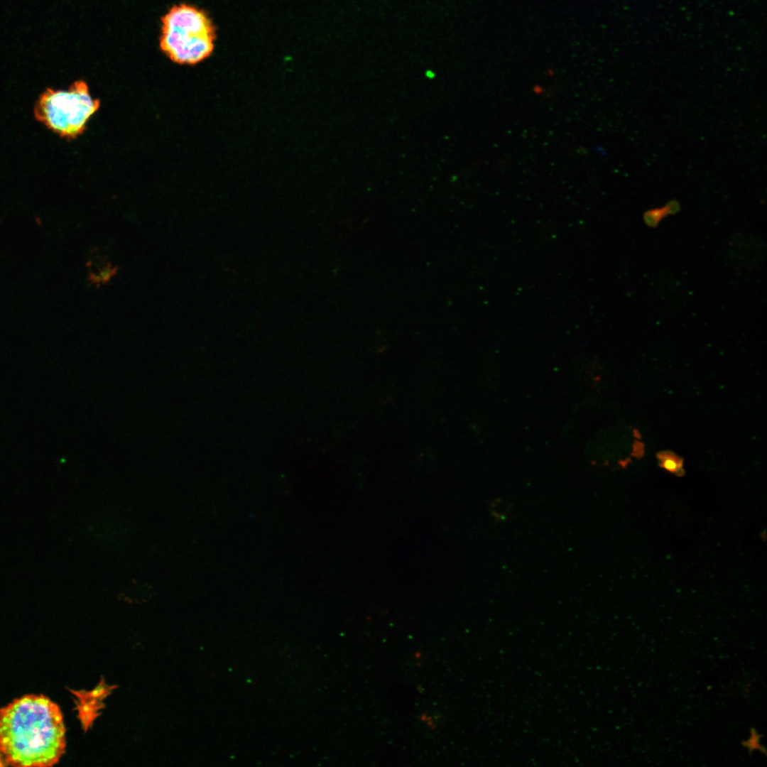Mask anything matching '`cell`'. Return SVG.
<instances>
[{
	"instance_id": "cell-1",
	"label": "cell",
	"mask_w": 767,
	"mask_h": 767,
	"mask_svg": "<svg viewBox=\"0 0 767 767\" xmlns=\"http://www.w3.org/2000/svg\"><path fill=\"white\" fill-rule=\"evenodd\" d=\"M66 730L57 703L27 694L0 707V755L6 766L48 767L65 751Z\"/></svg>"
},
{
	"instance_id": "cell-2",
	"label": "cell",
	"mask_w": 767,
	"mask_h": 767,
	"mask_svg": "<svg viewBox=\"0 0 767 767\" xmlns=\"http://www.w3.org/2000/svg\"><path fill=\"white\" fill-rule=\"evenodd\" d=\"M216 28L204 10L187 4L172 6L161 18L162 52L173 62L195 65L212 53Z\"/></svg>"
},
{
	"instance_id": "cell-3",
	"label": "cell",
	"mask_w": 767,
	"mask_h": 767,
	"mask_svg": "<svg viewBox=\"0 0 767 767\" xmlns=\"http://www.w3.org/2000/svg\"><path fill=\"white\" fill-rule=\"evenodd\" d=\"M99 107V100L92 97L86 82L77 80L67 89L47 88L36 101L33 114L59 136L75 139L83 134Z\"/></svg>"
},
{
	"instance_id": "cell-4",
	"label": "cell",
	"mask_w": 767,
	"mask_h": 767,
	"mask_svg": "<svg viewBox=\"0 0 767 767\" xmlns=\"http://www.w3.org/2000/svg\"><path fill=\"white\" fill-rule=\"evenodd\" d=\"M679 209L680 205L678 202L672 200L662 208L648 210L644 214L643 219L648 226L655 227L664 217L676 213Z\"/></svg>"
},
{
	"instance_id": "cell-5",
	"label": "cell",
	"mask_w": 767,
	"mask_h": 767,
	"mask_svg": "<svg viewBox=\"0 0 767 767\" xmlns=\"http://www.w3.org/2000/svg\"><path fill=\"white\" fill-rule=\"evenodd\" d=\"M658 458L660 461V465L663 469L675 474L682 475V473L684 472L682 469V461L675 455L664 452L660 454Z\"/></svg>"
},
{
	"instance_id": "cell-6",
	"label": "cell",
	"mask_w": 767,
	"mask_h": 767,
	"mask_svg": "<svg viewBox=\"0 0 767 767\" xmlns=\"http://www.w3.org/2000/svg\"><path fill=\"white\" fill-rule=\"evenodd\" d=\"M116 271L115 267L110 265L100 270L97 273H92L90 279L92 283L99 284L108 282Z\"/></svg>"
},
{
	"instance_id": "cell-7",
	"label": "cell",
	"mask_w": 767,
	"mask_h": 767,
	"mask_svg": "<svg viewBox=\"0 0 767 767\" xmlns=\"http://www.w3.org/2000/svg\"><path fill=\"white\" fill-rule=\"evenodd\" d=\"M745 746H748L751 751L754 749H760V751L764 750L762 747L761 748L759 745V739L758 737H757L756 732H752L750 739L747 742H745Z\"/></svg>"
}]
</instances>
